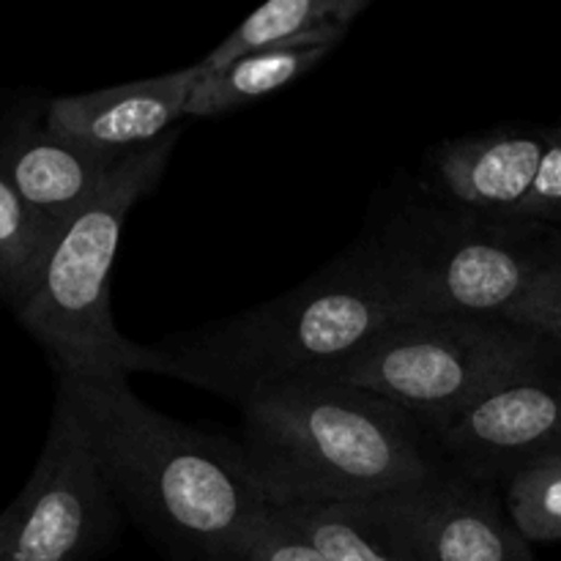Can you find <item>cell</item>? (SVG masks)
<instances>
[{
    "mask_svg": "<svg viewBox=\"0 0 561 561\" xmlns=\"http://www.w3.org/2000/svg\"><path fill=\"white\" fill-rule=\"evenodd\" d=\"M58 233L22 201L0 164V301L14 316L36 290Z\"/></svg>",
    "mask_w": 561,
    "mask_h": 561,
    "instance_id": "2e32d148",
    "label": "cell"
},
{
    "mask_svg": "<svg viewBox=\"0 0 561 561\" xmlns=\"http://www.w3.org/2000/svg\"><path fill=\"white\" fill-rule=\"evenodd\" d=\"M559 129H561V126H559Z\"/></svg>",
    "mask_w": 561,
    "mask_h": 561,
    "instance_id": "44dd1931",
    "label": "cell"
},
{
    "mask_svg": "<svg viewBox=\"0 0 561 561\" xmlns=\"http://www.w3.org/2000/svg\"><path fill=\"white\" fill-rule=\"evenodd\" d=\"M510 321L542 334L561 348V233L553 230L548 244L546 266L537 277L535 288L510 312Z\"/></svg>",
    "mask_w": 561,
    "mask_h": 561,
    "instance_id": "ac0fdd59",
    "label": "cell"
},
{
    "mask_svg": "<svg viewBox=\"0 0 561 561\" xmlns=\"http://www.w3.org/2000/svg\"><path fill=\"white\" fill-rule=\"evenodd\" d=\"M228 561H323L321 553L294 529L285 524L277 510L268 507L257 520L244 542L233 551Z\"/></svg>",
    "mask_w": 561,
    "mask_h": 561,
    "instance_id": "d6986e66",
    "label": "cell"
},
{
    "mask_svg": "<svg viewBox=\"0 0 561 561\" xmlns=\"http://www.w3.org/2000/svg\"><path fill=\"white\" fill-rule=\"evenodd\" d=\"M121 159L55 135L44 121V104H20L0 113V164L22 201L55 230L99 195Z\"/></svg>",
    "mask_w": 561,
    "mask_h": 561,
    "instance_id": "8fae6325",
    "label": "cell"
},
{
    "mask_svg": "<svg viewBox=\"0 0 561 561\" xmlns=\"http://www.w3.org/2000/svg\"><path fill=\"white\" fill-rule=\"evenodd\" d=\"M179 131L118 162L99 195L64 225L36 290L16 312L58 376L107 378L157 373L151 345L124 337L110 310V272L131 208L157 186L173 157Z\"/></svg>",
    "mask_w": 561,
    "mask_h": 561,
    "instance_id": "5b68a950",
    "label": "cell"
},
{
    "mask_svg": "<svg viewBox=\"0 0 561 561\" xmlns=\"http://www.w3.org/2000/svg\"><path fill=\"white\" fill-rule=\"evenodd\" d=\"M365 9L367 0H268L201 60V69L217 71L263 49H294L312 44L340 47Z\"/></svg>",
    "mask_w": 561,
    "mask_h": 561,
    "instance_id": "5bb4252c",
    "label": "cell"
},
{
    "mask_svg": "<svg viewBox=\"0 0 561 561\" xmlns=\"http://www.w3.org/2000/svg\"><path fill=\"white\" fill-rule=\"evenodd\" d=\"M197 80L201 66L195 64L146 80L55 96L44 104V121L55 135L88 151L113 159L129 157L175 131Z\"/></svg>",
    "mask_w": 561,
    "mask_h": 561,
    "instance_id": "9c48e42d",
    "label": "cell"
},
{
    "mask_svg": "<svg viewBox=\"0 0 561 561\" xmlns=\"http://www.w3.org/2000/svg\"><path fill=\"white\" fill-rule=\"evenodd\" d=\"M405 321L359 241L272 301L151 345L157 376L250 403L261 392L329 378L383 329Z\"/></svg>",
    "mask_w": 561,
    "mask_h": 561,
    "instance_id": "3957f363",
    "label": "cell"
},
{
    "mask_svg": "<svg viewBox=\"0 0 561 561\" xmlns=\"http://www.w3.org/2000/svg\"><path fill=\"white\" fill-rule=\"evenodd\" d=\"M553 228L405 197L373 219L359 247L403 318L504 316L529 296Z\"/></svg>",
    "mask_w": 561,
    "mask_h": 561,
    "instance_id": "277c9868",
    "label": "cell"
},
{
    "mask_svg": "<svg viewBox=\"0 0 561 561\" xmlns=\"http://www.w3.org/2000/svg\"><path fill=\"white\" fill-rule=\"evenodd\" d=\"M520 222L546 225V228H559L561 225V129L553 126L551 142L542 157L540 170H537L535 186L518 211Z\"/></svg>",
    "mask_w": 561,
    "mask_h": 561,
    "instance_id": "ffe728a7",
    "label": "cell"
},
{
    "mask_svg": "<svg viewBox=\"0 0 561 561\" xmlns=\"http://www.w3.org/2000/svg\"><path fill=\"white\" fill-rule=\"evenodd\" d=\"M502 502L529 542L561 540V455L515 471L504 482Z\"/></svg>",
    "mask_w": 561,
    "mask_h": 561,
    "instance_id": "e0dca14e",
    "label": "cell"
},
{
    "mask_svg": "<svg viewBox=\"0 0 561 561\" xmlns=\"http://www.w3.org/2000/svg\"><path fill=\"white\" fill-rule=\"evenodd\" d=\"M551 129H488L438 142L425 157V195L493 219H518Z\"/></svg>",
    "mask_w": 561,
    "mask_h": 561,
    "instance_id": "30bf717a",
    "label": "cell"
},
{
    "mask_svg": "<svg viewBox=\"0 0 561 561\" xmlns=\"http://www.w3.org/2000/svg\"><path fill=\"white\" fill-rule=\"evenodd\" d=\"M239 411V442L274 510L405 496L449 471L409 411L337 378L283 383Z\"/></svg>",
    "mask_w": 561,
    "mask_h": 561,
    "instance_id": "7a4b0ae2",
    "label": "cell"
},
{
    "mask_svg": "<svg viewBox=\"0 0 561 561\" xmlns=\"http://www.w3.org/2000/svg\"><path fill=\"white\" fill-rule=\"evenodd\" d=\"M337 44H312V47L294 49H263V53L244 55L233 64L217 71H203L192 91L186 115L195 118H217V115L236 113L283 88L294 85L305 75L316 71ZM201 66V64H197Z\"/></svg>",
    "mask_w": 561,
    "mask_h": 561,
    "instance_id": "9a60e30c",
    "label": "cell"
},
{
    "mask_svg": "<svg viewBox=\"0 0 561 561\" xmlns=\"http://www.w3.org/2000/svg\"><path fill=\"white\" fill-rule=\"evenodd\" d=\"M277 513L323 561H425L414 493L301 504Z\"/></svg>",
    "mask_w": 561,
    "mask_h": 561,
    "instance_id": "4fadbf2b",
    "label": "cell"
},
{
    "mask_svg": "<svg viewBox=\"0 0 561 561\" xmlns=\"http://www.w3.org/2000/svg\"><path fill=\"white\" fill-rule=\"evenodd\" d=\"M436 442L449 471L496 491L524 466L561 455V362L482 400Z\"/></svg>",
    "mask_w": 561,
    "mask_h": 561,
    "instance_id": "ba28073f",
    "label": "cell"
},
{
    "mask_svg": "<svg viewBox=\"0 0 561 561\" xmlns=\"http://www.w3.org/2000/svg\"><path fill=\"white\" fill-rule=\"evenodd\" d=\"M121 518L85 427L58 389L36 469L0 513V561H96Z\"/></svg>",
    "mask_w": 561,
    "mask_h": 561,
    "instance_id": "52a82bcc",
    "label": "cell"
},
{
    "mask_svg": "<svg viewBox=\"0 0 561 561\" xmlns=\"http://www.w3.org/2000/svg\"><path fill=\"white\" fill-rule=\"evenodd\" d=\"M561 348L504 316H416L392 323L329 378L370 389L438 433L491 394L559 365Z\"/></svg>",
    "mask_w": 561,
    "mask_h": 561,
    "instance_id": "8992f818",
    "label": "cell"
},
{
    "mask_svg": "<svg viewBox=\"0 0 561 561\" xmlns=\"http://www.w3.org/2000/svg\"><path fill=\"white\" fill-rule=\"evenodd\" d=\"M414 513L425 561H535L496 488L447 471L414 493Z\"/></svg>",
    "mask_w": 561,
    "mask_h": 561,
    "instance_id": "7c38bea8",
    "label": "cell"
},
{
    "mask_svg": "<svg viewBox=\"0 0 561 561\" xmlns=\"http://www.w3.org/2000/svg\"><path fill=\"white\" fill-rule=\"evenodd\" d=\"M121 513L175 561H228L268 502L241 442L142 403L126 376H58Z\"/></svg>",
    "mask_w": 561,
    "mask_h": 561,
    "instance_id": "6da1fadb",
    "label": "cell"
}]
</instances>
